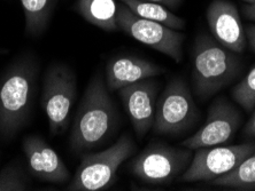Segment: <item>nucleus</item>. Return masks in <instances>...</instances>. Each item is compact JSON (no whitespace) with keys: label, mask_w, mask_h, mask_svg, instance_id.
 I'll return each instance as SVG.
<instances>
[{"label":"nucleus","mask_w":255,"mask_h":191,"mask_svg":"<svg viewBox=\"0 0 255 191\" xmlns=\"http://www.w3.org/2000/svg\"><path fill=\"white\" fill-rule=\"evenodd\" d=\"M198 119V109L186 82L174 78L166 86L155 108L153 133L178 135L191 128Z\"/></svg>","instance_id":"7"},{"label":"nucleus","mask_w":255,"mask_h":191,"mask_svg":"<svg viewBox=\"0 0 255 191\" xmlns=\"http://www.w3.org/2000/svg\"><path fill=\"white\" fill-rule=\"evenodd\" d=\"M254 150L255 142L197 149L182 175V180L186 182H211L234 171Z\"/></svg>","instance_id":"9"},{"label":"nucleus","mask_w":255,"mask_h":191,"mask_svg":"<svg viewBox=\"0 0 255 191\" xmlns=\"http://www.w3.org/2000/svg\"><path fill=\"white\" fill-rule=\"evenodd\" d=\"M211 183L235 190H255V150L234 171L212 180Z\"/></svg>","instance_id":"18"},{"label":"nucleus","mask_w":255,"mask_h":191,"mask_svg":"<svg viewBox=\"0 0 255 191\" xmlns=\"http://www.w3.org/2000/svg\"><path fill=\"white\" fill-rule=\"evenodd\" d=\"M7 53H8V51H7L6 48L0 47V54H7Z\"/></svg>","instance_id":"25"},{"label":"nucleus","mask_w":255,"mask_h":191,"mask_svg":"<svg viewBox=\"0 0 255 191\" xmlns=\"http://www.w3.org/2000/svg\"><path fill=\"white\" fill-rule=\"evenodd\" d=\"M146 1L160 3V5L166 6L167 8H169L171 10V9L179 8V6L182 5V2L184 1V0H146Z\"/></svg>","instance_id":"21"},{"label":"nucleus","mask_w":255,"mask_h":191,"mask_svg":"<svg viewBox=\"0 0 255 191\" xmlns=\"http://www.w3.org/2000/svg\"><path fill=\"white\" fill-rule=\"evenodd\" d=\"M244 1H246L247 3H252L255 1V0H244Z\"/></svg>","instance_id":"26"},{"label":"nucleus","mask_w":255,"mask_h":191,"mask_svg":"<svg viewBox=\"0 0 255 191\" xmlns=\"http://www.w3.org/2000/svg\"><path fill=\"white\" fill-rule=\"evenodd\" d=\"M243 13L246 16V18L255 21V1L252 3H249V5L244 6Z\"/></svg>","instance_id":"24"},{"label":"nucleus","mask_w":255,"mask_h":191,"mask_svg":"<svg viewBox=\"0 0 255 191\" xmlns=\"http://www.w3.org/2000/svg\"><path fill=\"white\" fill-rule=\"evenodd\" d=\"M207 22L215 39L235 53L241 54L246 48V33L241 15L234 2L214 0L209 3Z\"/></svg>","instance_id":"11"},{"label":"nucleus","mask_w":255,"mask_h":191,"mask_svg":"<svg viewBox=\"0 0 255 191\" xmlns=\"http://www.w3.org/2000/svg\"><path fill=\"white\" fill-rule=\"evenodd\" d=\"M29 188L30 179L18 162L14 160L0 171V191H24Z\"/></svg>","instance_id":"19"},{"label":"nucleus","mask_w":255,"mask_h":191,"mask_svg":"<svg viewBox=\"0 0 255 191\" xmlns=\"http://www.w3.org/2000/svg\"><path fill=\"white\" fill-rule=\"evenodd\" d=\"M118 92L134 132L139 137H144L154 123L157 85L148 78L126 86Z\"/></svg>","instance_id":"12"},{"label":"nucleus","mask_w":255,"mask_h":191,"mask_svg":"<svg viewBox=\"0 0 255 191\" xmlns=\"http://www.w3.org/2000/svg\"><path fill=\"white\" fill-rule=\"evenodd\" d=\"M237 53L208 35H199L192 50L193 84L201 99H208L231 84L241 72Z\"/></svg>","instance_id":"3"},{"label":"nucleus","mask_w":255,"mask_h":191,"mask_svg":"<svg viewBox=\"0 0 255 191\" xmlns=\"http://www.w3.org/2000/svg\"><path fill=\"white\" fill-rule=\"evenodd\" d=\"M118 125V111L110 96L106 81L96 74L75 116L69 136V148L75 153L92 150L104 144Z\"/></svg>","instance_id":"2"},{"label":"nucleus","mask_w":255,"mask_h":191,"mask_svg":"<svg viewBox=\"0 0 255 191\" xmlns=\"http://www.w3.org/2000/svg\"><path fill=\"white\" fill-rule=\"evenodd\" d=\"M232 96L246 111L255 108V66L250 70L245 78L232 89Z\"/></svg>","instance_id":"20"},{"label":"nucleus","mask_w":255,"mask_h":191,"mask_svg":"<svg viewBox=\"0 0 255 191\" xmlns=\"http://www.w3.org/2000/svg\"><path fill=\"white\" fill-rule=\"evenodd\" d=\"M76 76L63 63H53L44 77L42 107L47 116L51 135L65 133L76 99Z\"/></svg>","instance_id":"5"},{"label":"nucleus","mask_w":255,"mask_h":191,"mask_svg":"<svg viewBox=\"0 0 255 191\" xmlns=\"http://www.w3.org/2000/svg\"><path fill=\"white\" fill-rule=\"evenodd\" d=\"M23 152L33 177L45 182L61 185L70 180V172L58 152L38 135L24 137Z\"/></svg>","instance_id":"13"},{"label":"nucleus","mask_w":255,"mask_h":191,"mask_svg":"<svg viewBox=\"0 0 255 191\" xmlns=\"http://www.w3.org/2000/svg\"><path fill=\"white\" fill-rule=\"evenodd\" d=\"M119 0H76L74 9L84 18L107 32L119 30Z\"/></svg>","instance_id":"15"},{"label":"nucleus","mask_w":255,"mask_h":191,"mask_svg":"<svg viewBox=\"0 0 255 191\" xmlns=\"http://www.w3.org/2000/svg\"><path fill=\"white\" fill-rule=\"evenodd\" d=\"M162 66L137 56L123 55L111 59L106 65V85L110 91H119L134 82L160 76Z\"/></svg>","instance_id":"14"},{"label":"nucleus","mask_w":255,"mask_h":191,"mask_svg":"<svg viewBox=\"0 0 255 191\" xmlns=\"http://www.w3.org/2000/svg\"><path fill=\"white\" fill-rule=\"evenodd\" d=\"M39 61L32 53L18 56L0 77V136L9 141L28 123L37 93Z\"/></svg>","instance_id":"1"},{"label":"nucleus","mask_w":255,"mask_h":191,"mask_svg":"<svg viewBox=\"0 0 255 191\" xmlns=\"http://www.w3.org/2000/svg\"><path fill=\"white\" fill-rule=\"evenodd\" d=\"M242 124L239 110L226 97H219L211 104L207 119L198 130L183 141V147L191 150L221 145L235 136Z\"/></svg>","instance_id":"10"},{"label":"nucleus","mask_w":255,"mask_h":191,"mask_svg":"<svg viewBox=\"0 0 255 191\" xmlns=\"http://www.w3.org/2000/svg\"><path fill=\"white\" fill-rule=\"evenodd\" d=\"M244 135L250 138H255V111L250 122L246 124L245 128H244Z\"/></svg>","instance_id":"22"},{"label":"nucleus","mask_w":255,"mask_h":191,"mask_svg":"<svg viewBox=\"0 0 255 191\" xmlns=\"http://www.w3.org/2000/svg\"><path fill=\"white\" fill-rule=\"evenodd\" d=\"M136 151V144L129 134H123L113 145L96 153H85L67 190L99 191L116 181L121 165Z\"/></svg>","instance_id":"4"},{"label":"nucleus","mask_w":255,"mask_h":191,"mask_svg":"<svg viewBox=\"0 0 255 191\" xmlns=\"http://www.w3.org/2000/svg\"><path fill=\"white\" fill-rule=\"evenodd\" d=\"M127 5L132 12L145 20L159 22L175 30L185 29V21L175 15L166 6L146 0H119Z\"/></svg>","instance_id":"17"},{"label":"nucleus","mask_w":255,"mask_h":191,"mask_svg":"<svg viewBox=\"0 0 255 191\" xmlns=\"http://www.w3.org/2000/svg\"><path fill=\"white\" fill-rule=\"evenodd\" d=\"M118 25L119 30L131 38L169 56L176 62L182 61L185 36L178 30L141 18L121 1H119Z\"/></svg>","instance_id":"8"},{"label":"nucleus","mask_w":255,"mask_h":191,"mask_svg":"<svg viewBox=\"0 0 255 191\" xmlns=\"http://www.w3.org/2000/svg\"><path fill=\"white\" fill-rule=\"evenodd\" d=\"M245 33L247 41H249V45L255 53V25H250V27H247V29L245 30Z\"/></svg>","instance_id":"23"},{"label":"nucleus","mask_w":255,"mask_h":191,"mask_svg":"<svg viewBox=\"0 0 255 191\" xmlns=\"http://www.w3.org/2000/svg\"><path fill=\"white\" fill-rule=\"evenodd\" d=\"M192 150L179 149L164 142H151L131 163V172L149 185H168L186 170Z\"/></svg>","instance_id":"6"},{"label":"nucleus","mask_w":255,"mask_h":191,"mask_svg":"<svg viewBox=\"0 0 255 191\" xmlns=\"http://www.w3.org/2000/svg\"><path fill=\"white\" fill-rule=\"evenodd\" d=\"M58 0H21L24 12L25 32L39 37L47 29Z\"/></svg>","instance_id":"16"}]
</instances>
